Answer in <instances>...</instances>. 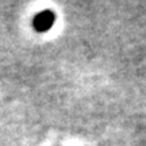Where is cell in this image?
I'll use <instances>...</instances> for the list:
<instances>
[{"label":"cell","instance_id":"obj_1","mask_svg":"<svg viewBox=\"0 0 146 146\" xmlns=\"http://www.w3.org/2000/svg\"><path fill=\"white\" fill-rule=\"evenodd\" d=\"M54 22V15H53L52 11H43L39 15L35 18L34 21V25H35V29L39 30V31H45L47 29H50V26Z\"/></svg>","mask_w":146,"mask_h":146}]
</instances>
